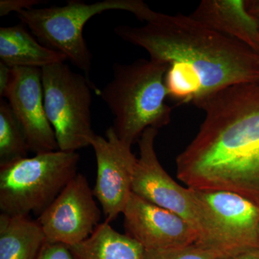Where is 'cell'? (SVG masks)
Masks as SVG:
<instances>
[{
	"label": "cell",
	"mask_w": 259,
	"mask_h": 259,
	"mask_svg": "<svg viewBox=\"0 0 259 259\" xmlns=\"http://www.w3.org/2000/svg\"><path fill=\"white\" fill-rule=\"evenodd\" d=\"M116 35L168 66V97L197 105L223 89L258 82L259 55L190 15L153 13L141 27L117 25Z\"/></svg>",
	"instance_id": "1"
},
{
	"label": "cell",
	"mask_w": 259,
	"mask_h": 259,
	"mask_svg": "<svg viewBox=\"0 0 259 259\" xmlns=\"http://www.w3.org/2000/svg\"><path fill=\"white\" fill-rule=\"evenodd\" d=\"M223 89L199 102L203 122L176 159L179 180L197 190L229 191L258 205L259 88Z\"/></svg>",
	"instance_id": "2"
},
{
	"label": "cell",
	"mask_w": 259,
	"mask_h": 259,
	"mask_svg": "<svg viewBox=\"0 0 259 259\" xmlns=\"http://www.w3.org/2000/svg\"><path fill=\"white\" fill-rule=\"evenodd\" d=\"M166 64L140 59L131 64L113 65V78L99 96L114 116L117 136L132 145L148 127L156 130L171 122L172 107L165 76Z\"/></svg>",
	"instance_id": "3"
},
{
	"label": "cell",
	"mask_w": 259,
	"mask_h": 259,
	"mask_svg": "<svg viewBox=\"0 0 259 259\" xmlns=\"http://www.w3.org/2000/svg\"><path fill=\"white\" fill-rule=\"evenodd\" d=\"M157 134L158 130L149 127L138 141L139 158L133 179V193L183 219L197 235L196 245L219 257H233L224 233L210 209L193 189L179 185L162 167L155 150Z\"/></svg>",
	"instance_id": "4"
},
{
	"label": "cell",
	"mask_w": 259,
	"mask_h": 259,
	"mask_svg": "<svg viewBox=\"0 0 259 259\" xmlns=\"http://www.w3.org/2000/svg\"><path fill=\"white\" fill-rule=\"evenodd\" d=\"M108 10L128 12L145 22L153 12L142 0H104L91 4L71 0L64 6L33 8L17 14L40 44L61 53L88 76L93 54L83 37V28L90 19Z\"/></svg>",
	"instance_id": "5"
},
{
	"label": "cell",
	"mask_w": 259,
	"mask_h": 259,
	"mask_svg": "<svg viewBox=\"0 0 259 259\" xmlns=\"http://www.w3.org/2000/svg\"><path fill=\"white\" fill-rule=\"evenodd\" d=\"M79 155L38 153L0 166V210L9 215H40L77 175Z\"/></svg>",
	"instance_id": "6"
},
{
	"label": "cell",
	"mask_w": 259,
	"mask_h": 259,
	"mask_svg": "<svg viewBox=\"0 0 259 259\" xmlns=\"http://www.w3.org/2000/svg\"><path fill=\"white\" fill-rule=\"evenodd\" d=\"M44 106L55 132L59 150L76 152L90 146L93 91L97 88L88 76L75 73L65 62L42 68Z\"/></svg>",
	"instance_id": "7"
},
{
	"label": "cell",
	"mask_w": 259,
	"mask_h": 259,
	"mask_svg": "<svg viewBox=\"0 0 259 259\" xmlns=\"http://www.w3.org/2000/svg\"><path fill=\"white\" fill-rule=\"evenodd\" d=\"M97 161L93 194L101 204L105 221L110 223L122 214L132 194L133 179L138 158L132 145L121 140L111 126L105 137L95 134L90 141Z\"/></svg>",
	"instance_id": "8"
},
{
	"label": "cell",
	"mask_w": 259,
	"mask_h": 259,
	"mask_svg": "<svg viewBox=\"0 0 259 259\" xmlns=\"http://www.w3.org/2000/svg\"><path fill=\"white\" fill-rule=\"evenodd\" d=\"M100 219L93 190L86 177L78 173L37 221L47 241L72 246L88 239Z\"/></svg>",
	"instance_id": "9"
},
{
	"label": "cell",
	"mask_w": 259,
	"mask_h": 259,
	"mask_svg": "<svg viewBox=\"0 0 259 259\" xmlns=\"http://www.w3.org/2000/svg\"><path fill=\"white\" fill-rule=\"evenodd\" d=\"M4 98L23 127L30 151L35 154L59 151L44 106L41 69L13 68Z\"/></svg>",
	"instance_id": "10"
},
{
	"label": "cell",
	"mask_w": 259,
	"mask_h": 259,
	"mask_svg": "<svg viewBox=\"0 0 259 259\" xmlns=\"http://www.w3.org/2000/svg\"><path fill=\"white\" fill-rule=\"evenodd\" d=\"M122 214L125 234L144 249H166L196 244L190 225L175 213L131 194Z\"/></svg>",
	"instance_id": "11"
},
{
	"label": "cell",
	"mask_w": 259,
	"mask_h": 259,
	"mask_svg": "<svg viewBox=\"0 0 259 259\" xmlns=\"http://www.w3.org/2000/svg\"><path fill=\"white\" fill-rule=\"evenodd\" d=\"M193 190L221 226L233 258L258 249L259 206L229 191Z\"/></svg>",
	"instance_id": "12"
},
{
	"label": "cell",
	"mask_w": 259,
	"mask_h": 259,
	"mask_svg": "<svg viewBox=\"0 0 259 259\" xmlns=\"http://www.w3.org/2000/svg\"><path fill=\"white\" fill-rule=\"evenodd\" d=\"M190 16L259 54V25L244 0H202Z\"/></svg>",
	"instance_id": "13"
},
{
	"label": "cell",
	"mask_w": 259,
	"mask_h": 259,
	"mask_svg": "<svg viewBox=\"0 0 259 259\" xmlns=\"http://www.w3.org/2000/svg\"><path fill=\"white\" fill-rule=\"evenodd\" d=\"M23 23L0 28V62L10 68L42 69L68 61L61 53L46 47Z\"/></svg>",
	"instance_id": "14"
},
{
	"label": "cell",
	"mask_w": 259,
	"mask_h": 259,
	"mask_svg": "<svg viewBox=\"0 0 259 259\" xmlns=\"http://www.w3.org/2000/svg\"><path fill=\"white\" fill-rule=\"evenodd\" d=\"M45 234L29 216L0 215V259H36Z\"/></svg>",
	"instance_id": "15"
},
{
	"label": "cell",
	"mask_w": 259,
	"mask_h": 259,
	"mask_svg": "<svg viewBox=\"0 0 259 259\" xmlns=\"http://www.w3.org/2000/svg\"><path fill=\"white\" fill-rule=\"evenodd\" d=\"M70 247L76 259H140L144 251L139 243L116 231L106 221L88 239Z\"/></svg>",
	"instance_id": "16"
},
{
	"label": "cell",
	"mask_w": 259,
	"mask_h": 259,
	"mask_svg": "<svg viewBox=\"0 0 259 259\" xmlns=\"http://www.w3.org/2000/svg\"><path fill=\"white\" fill-rule=\"evenodd\" d=\"M26 136L7 100L0 101V166L28 158Z\"/></svg>",
	"instance_id": "17"
},
{
	"label": "cell",
	"mask_w": 259,
	"mask_h": 259,
	"mask_svg": "<svg viewBox=\"0 0 259 259\" xmlns=\"http://www.w3.org/2000/svg\"><path fill=\"white\" fill-rule=\"evenodd\" d=\"M219 256L210 250L194 244L181 248L166 249H144L140 259H218Z\"/></svg>",
	"instance_id": "18"
},
{
	"label": "cell",
	"mask_w": 259,
	"mask_h": 259,
	"mask_svg": "<svg viewBox=\"0 0 259 259\" xmlns=\"http://www.w3.org/2000/svg\"><path fill=\"white\" fill-rule=\"evenodd\" d=\"M36 259H76L71 247L62 243L46 241Z\"/></svg>",
	"instance_id": "19"
},
{
	"label": "cell",
	"mask_w": 259,
	"mask_h": 259,
	"mask_svg": "<svg viewBox=\"0 0 259 259\" xmlns=\"http://www.w3.org/2000/svg\"><path fill=\"white\" fill-rule=\"evenodd\" d=\"M39 0H1L0 1V17L6 16L12 12L17 13L35 8L40 4Z\"/></svg>",
	"instance_id": "20"
},
{
	"label": "cell",
	"mask_w": 259,
	"mask_h": 259,
	"mask_svg": "<svg viewBox=\"0 0 259 259\" xmlns=\"http://www.w3.org/2000/svg\"><path fill=\"white\" fill-rule=\"evenodd\" d=\"M12 69L8 65L0 62V97L4 99L7 89L9 86L12 77Z\"/></svg>",
	"instance_id": "21"
},
{
	"label": "cell",
	"mask_w": 259,
	"mask_h": 259,
	"mask_svg": "<svg viewBox=\"0 0 259 259\" xmlns=\"http://www.w3.org/2000/svg\"><path fill=\"white\" fill-rule=\"evenodd\" d=\"M235 259H259V249L247 250L234 257Z\"/></svg>",
	"instance_id": "22"
},
{
	"label": "cell",
	"mask_w": 259,
	"mask_h": 259,
	"mask_svg": "<svg viewBox=\"0 0 259 259\" xmlns=\"http://www.w3.org/2000/svg\"><path fill=\"white\" fill-rule=\"evenodd\" d=\"M247 9L254 17L259 25V2H252L250 4L247 3Z\"/></svg>",
	"instance_id": "23"
},
{
	"label": "cell",
	"mask_w": 259,
	"mask_h": 259,
	"mask_svg": "<svg viewBox=\"0 0 259 259\" xmlns=\"http://www.w3.org/2000/svg\"><path fill=\"white\" fill-rule=\"evenodd\" d=\"M218 259H235L232 257H219Z\"/></svg>",
	"instance_id": "24"
}]
</instances>
